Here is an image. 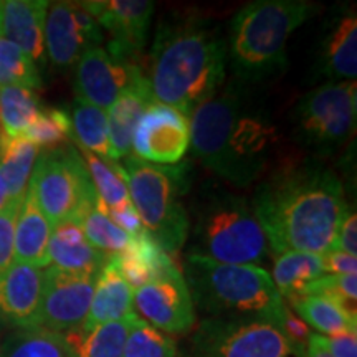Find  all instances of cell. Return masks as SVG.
<instances>
[{
	"mask_svg": "<svg viewBox=\"0 0 357 357\" xmlns=\"http://www.w3.org/2000/svg\"><path fill=\"white\" fill-rule=\"evenodd\" d=\"M250 204L276 255L289 250L329 252L349 211L341 178L314 159L283 164L266 174Z\"/></svg>",
	"mask_w": 357,
	"mask_h": 357,
	"instance_id": "1",
	"label": "cell"
},
{
	"mask_svg": "<svg viewBox=\"0 0 357 357\" xmlns=\"http://www.w3.org/2000/svg\"><path fill=\"white\" fill-rule=\"evenodd\" d=\"M190 144L205 169L245 189L268 174L280 131L253 84L230 78L189 118Z\"/></svg>",
	"mask_w": 357,
	"mask_h": 357,
	"instance_id": "2",
	"label": "cell"
},
{
	"mask_svg": "<svg viewBox=\"0 0 357 357\" xmlns=\"http://www.w3.org/2000/svg\"><path fill=\"white\" fill-rule=\"evenodd\" d=\"M227 78V38L197 13L162 19L151 50L149 84L155 102L185 118L211 100Z\"/></svg>",
	"mask_w": 357,
	"mask_h": 357,
	"instance_id": "3",
	"label": "cell"
},
{
	"mask_svg": "<svg viewBox=\"0 0 357 357\" xmlns=\"http://www.w3.org/2000/svg\"><path fill=\"white\" fill-rule=\"evenodd\" d=\"M318 12V3L310 0H257L245 6L225 37L231 78L258 86L283 75L289 37Z\"/></svg>",
	"mask_w": 357,
	"mask_h": 357,
	"instance_id": "4",
	"label": "cell"
},
{
	"mask_svg": "<svg viewBox=\"0 0 357 357\" xmlns=\"http://www.w3.org/2000/svg\"><path fill=\"white\" fill-rule=\"evenodd\" d=\"M184 280L207 318L263 319L281 326L288 306L263 266L230 265L187 255Z\"/></svg>",
	"mask_w": 357,
	"mask_h": 357,
	"instance_id": "5",
	"label": "cell"
},
{
	"mask_svg": "<svg viewBox=\"0 0 357 357\" xmlns=\"http://www.w3.org/2000/svg\"><path fill=\"white\" fill-rule=\"evenodd\" d=\"M189 236L187 255L218 263L260 266L271 253L250 200L223 189L202 195Z\"/></svg>",
	"mask_w": 357,
	"mask_h": 357,
	"instance_id": "6",
	"label": "cell"
},
{
	"mask_svg": "<svg viewBox=\"0 0 357 357\" xmlns=\"http://www.w3.org/2000/svg\"><path fill=\"white\" fill-rule=\"evenodd\" d=\"M126 172L129 197L151 238L169 255L189 240L190 218L182 195L189 189L184 166H158L136 155L121 164Z\"/></svg>",
	"mask_w": 357,
	"mask_h": 357,
	"instance_id": "7",
	"label": "cell"
},
{
	"mask_svg": "<svg viewBox=\"0 0 357 357\" xmlns=\"http://www.w3.org/2000/svg\"><path fill=\"white\" fill-rule=\"evenodd\" d=\"M289 118L294 142L319 158L337 153L356 132V82L319 84L301 96Z\"/></svg>",
	"mask_w": 357,
	"mask_h": 357,
	"instance_id": "8",
	"label": "cell"
},
{
	"mask_svg": "<svg viewBox=\"0 0 357 357\" xmlns=\"http://www.w3.org/2000/svg\"><path fill=\"white\" fill-rule=\"evenodd\" d=\"M29 189L53 229L66 222L78 223L98 200L82 154L73 146L42 151Z\"/></svg>",
	"mask_w": 357,
	"mask_h": 357,
	"instance_id": "9",
	"label": "cell"
},
{
	"mask_svg": "<svg viewBox=\"0 0 357 357\" xmlns=\"http://www.w3.org/2000/svg\"><path fill=\"white\" fill-rule=\"evenodd\" d=\"M197 357H305L306 346L263 319L205 318L194 336Z\"/></svg>",
	"mask_w": 357,
	"mask_h": 357,
	"instance_id": "10",
	"label": "cell"
},
{
	"mask_svg": "<svg viewBox=\"0 0 357 357\" xmlns=\"http://www.w3.org/2000/svg\"><path fill=\"white\" fill-rule=\"evenodd\" d=\"M98 275L73 273L56 266L43 270L37 326L55 333L82 328L86 321Z\"/></svg>",
	"mask_w": 357,
	"mask_h": 357,
	"instance_id": "11",
	"label": "cell"
},
{
	"mask_svg": "<svg viewBox=\"0 0 357 357\" xmlns=\"http://www.w3.org/2000/svg\"><path fill=\"white\" fill-rule=\"evenodd\" d=\"M311 66L312 83L356 82L357 15L354 6H336L321 26Z\"/></svg>",
	"mask_w": 357,
	"mask_h": 357,
	"instance_id": "12",
	"label": "cell"
},
{
	"mask_svg": "<svg viewBox=\"0 0 357 357\" xmlns=\"http://www.w3.org/2000/svg\"><path fill=\"white\" fill-rule=\"evenodd\" d=\"M111 40L106 52L119 60L136 61L144 50L154 2L149 0H88L79 2Z\"/></svg>",
	"mask_w": 357,
	"mask_h": 357,
	"instance_id": "13",
	"label": "cell"
},
{
	"mask_svg": "<svg viewBox=\"0 0 357 357\" xmlns=\"http://www.w3.org/2000/svg\"><path fill=\"white\" fill-rule=\"evenodd\" d=\"M105 32L79 2H53L45 19V53L58 68L78 63L88 48L101 47Z\"/></svg>",
	"mask_w": 357,
	"mask_h": 357,
	"instance_id": "14",
	"label": "cell"
},
{
	"mask_svg": "<svg viewBox=\"0 0 357 357\" xmlns=\"http://www.w3.org/2000/svg\"><path fill=\"white\" fill-rule=\"evenodd\" d=\"M190 146L189 118L171 106L154 102L132 134L131 154L158 166H176Z\"/></svg>",
	"mask_w": 357,
	"mask_h": 357,
	"instance_id": "15",
	"label": "cell"
},
{
	"mask_svg": "<svg viewBox=\"0 0 357 357\" xmlns=\"http://www.w3.org/2000/svg\"><path fill=\"white\" fill-rule=\"evenodd\" d=\"M134 306L164 334H185L195 324V306L181 270L134 289Z\"/></svg>",
	"mask_w": 357,
	"mask_h": 357,
	"instance_id": "16",
	"label": "cell"
},
{
	"mask_svg": "<svg viewBox=\"0 0 357 357\" xmlns=\"http://www.w3.org/2000/svg\"><path fill=\"white\" fill-rule=\"evenodd\" d=\"M75 66L77 98L105 111L129 84L144 75L136 61L111 56L102 47L88 48Z\"/></svg>",
	"mask_w": 357,
	"mask_h": 357,
	"instance_id": "17",
	"label": "cell"
},
{
	"mask_svg": "<svg viewBox=\"0 0 357 357\" xmlns=\"http://www.w3.org/2000/svg\"><path fill=\"white\" fill-rule=\"evenodd\" d=\"M42 287V268L13 261L0 275V318L17 328L37 326Z\"/></svg>",
	"mask_w": 357,
	"mask_h": 357,
	"instance_id": "18",
	"label": "cell"
},
{
	"mask_svg": "<svg viewBox=\"0 0 357 357\" xmlns=\"http://www.w3.org/2000/svg\"><path fill=\"white\" fill-rule=\"evenodd\" d=\"M47 0H6L0 10V35L20 48L35 65L45 58Z\"/></svg>",
	"mask_w": 357,
	"mask_h": 357,
	"instance_id": "19",
	"label": "cell"
},
{
	"mask_svg": "<svg viewBox=\"0 0 357 357\" xmlns=\"http://www.w3.org/2000/svg\"><path fill=\"white\" fill-rule=\"evenodd\" d=\"M154 95L146 75L124 89L106 111L113 160L131 155L132 134L144 111L154 105Z\"/></svg>",
	"mask_w": 357,
	"mask_h": 357,
	"instance_id": "20",
	"label": "cell"
},
{
	"mask_svg": "<svg viewBox=\"0 0 357 357\" xmlns=\"http://www.w3.org/2000/svg\"><path fill=\"white\" fill-rule=\"evenodd\" d=\"M134 314V288L124 278L114 255L109 257L96 280L91 306L82 328L86 331L98 326Z\"/></svg>",
	"mask_w": 357,
	"mask_h": 357,
	"instance_id": "21",
	"label": "cell"
},
{
	"mask_svg": "<svg viewBox=\"0 0 357 357\" xmlns=\"http://www.w3.org/2000/svg\"><path fill=\"white\" fill-rule=\"evenodd\" d=\"M48 260L50 265L73 273L100 275L109 257L91 247L78 223L66 222L52 231Z\"/></svg>",
	"mask_w": 357,
	"mask_h": 357,
	"instance_id": "22",
	"label": "cell"
},
{
	"mask_svg": "<svg viewBox=\"0 0 357 357\" xmlns=\"http://www.w3.org/2000/svg\"><path fill=\"white\" fill-rule=\"evenodd\" d=\"M114 258L123 276L134 289L178 271L174 258L164 252L146 230L132 236L128 247Z\"/></svg>",
	"mask_w": 357,
	"mask_h": 357,
	"instance_id": "23",
	"label": "cell"
},
{
	"mask_svg": "<svg viewBox=\"0 0 357 357\" xmlns=\"http://www.w3.org/2000/svg\"><path fill=\"white\" fill-rule=\"evenodd\" d=\"M53 227L40 211L37 200L30 189L20 204L15 223V261L26 263L45 270L50 266L48 260V243H50Z\"/></svg>",
	"mask_w": 357,
	"mask_h": 357,
	"instance_id": "24",
	"label": "cell"
},
{
	"mask_svg": "<svg viewBox=\"0 0 357 357\" xmlns=\"http://www.w3.org/2000/svg\"><path fill=\"white\" fill-rule=\"evenodd\" d=\"M137 314L101 324L86 331L83 328L61 333L70 357H123L126 339Z\"/></svg>",
	"mask_w": 357,
	"mask_h": 357,
	"instance_id": "25",
	"label": "cell"
},
{
	"mask_svg": "<svg viewBox=\"0 0 357 357\" xmlns=\"http://www.w3.org/2000/svg\"><path fill=\"white\" fill-rule=\"evenodd\" d=\"M40 149L24 136H10L0 129V177L10 200L25 197Z\"/></svg>",
	"mask_w": 357,
	"mask_h": 357,
	"instance_id": "26",
	"label": "cell"
},
{
	"mask_svg": "<svg viewBox=\"0 0 357 357\" xmlns=\"http://www.w3.org/2000/svg\"><path fill=\"white\" fill-rule=\"evenodd\" d=\"M298 318L314 328L321 336L357 333V314L346 310L337 301L316 294H301L288 300Z\"/></svg>",
	"mask_w": 357,
	"mask_h": 357,
	"instance_id": "27",
	"label": "cell"
},
{
	"mask_svg": "<svg viewBox=\"0 0 357 357\" xmlns=\"http://www.w3.org/2000/svg\"><path fill=\"white\" fill-rule=\"evenodd\" d=\"M324 275L321 255L318 253L289 250L276 257L270 276L284 301L301 296L311 283Z\"/></svg>",
	"mask_w": 357,
	"mask_h": 357,
	"instance_id": "28",
	"label": "cell"
},
{
	"mask_svg": "<svg viewBox=\"0 0 357 357\" xmlns=\"http://www.w3.org/2000/svg\"><path fill=\"white\" fill-rule=\"evenodd\" d=\"M71 136L79 149L98 155L105 160H113L108 134V116L98 106L77 98L71 108Z\"/></svg>",
	"mask_w": 357,
	"mask_h": 357,
	"instance_id": "29",
	"label": "cell"
},
{
	"mask_svg": "<svg viewBox=\"0 0 357 357\" xmlns=\"http://www.w3.org/2000/svg\"><path fill=\"white\" fill-rule=\"evenodd\" d=\"M0 357H70V354L61 333L42 326H24L2 339Z\"/></svg>",
	"mask_w": 357,
	"mask_h": 357,
	"instance_id": "30",
	"label": "cell"
},
{
	"mask_svg": "<svg viewBox=\"0 0 357 357\" xmlns=\"http://www.w3.org/2000/svg\"><path fill=\"white\" fill-rule=\"evenodd\" d=\"M79 154L84 160L98 197L106 205V208H119L132 204L126 184V172L118 160H105L86 151H82Z\"/></svg>",
	"mask_w": 357,
	"mask_h": 357,
	"instance_id": "31",
	"label": "cell"
},
{
	"mask_svg": "<svg viewBox=\"0 0 357 357\" xmlns=\"http://www.w3.org/2000/svg\"><path fill=\"white\" fill-rule=\"evenodd\" d=\"M84 236L91 247L106 253L108 257L119 255L131 242V236L114 225L108 215V208L101 202L100 197L89 211L78 222Z\"/></svg>",
	"mask_w": 357,
	"mask_h": 357,
	"instance_id": "32",
	"label": "cell"
},
{
	"mask_svg": "<svg viewBox=\"0 0 357 357\" xmlns=\"http://www.w3.org/2000/svg\"><path fill=\"white\" fill-rule=\"evenodd\" d=\"M40 113L33 89L20 86L0 88V129L10 136H22Z\"/></svg>",
	"mask_w": 357,
	"mask_h": 357,
	"instance_id": "33",
	"label": "cell"
},
{
	"mask_svg": "<svg viewBox=\"0 0 357 357\" xmlns=\"http://www.w3.org/2000/svg\"><path fill=\"white\" fill-rule=\"evenodd\" d=\"M20 86L37 89L42 86L37 65L17 45L0 35V88Z\"/></svg>",
	"mask_w": 357,
	"mask_h": 357,
	"instance_id": "34",
	"label": "cell"
},
{
	"mask_svg": "<svg viewBox=\"0 0 357 357\" xmlns=\"http://www.w3.org/2000/svg\"><path fill=\"white\" fill-rule=\"evenodd\" d=\"M123 357H177L176 341L136 316Z\"/></svg>",
	"mask_w": 357,
	"mask_h": 357,
	"instance_id": "35",
	"label": "cell"
},
{
	"mask_svg": "<svg viewBox=\"0 0 357 357\" xmlns=\"http://www.w3.org/2000/svg\"><path fill=\"white\" fill-rule=\"evenodd\" d=\"M26 141L37 146L40 151L60 147L71 136L70 114L63 109H40L33 123L22 134Z\"/></svg>",
	"mask_w": 357,
	"mask_h": 357,
	"instance_id": "36",
	"label": "cell"
},
{
	"mask_svg": "<svg viewBox=\"0 0 357 357\" xmlns=\"http://www.w3.org/2000/svg\"><path fill=\"white\" fill-rule=\"evenodd\" d=\"M303 294H316L337 301L346 310L357 314V273L354 275H324L305 289Z\"/></svg>",
	"mask_w": 357,
	"mask_h": 357,
	"instance_id": "37",
	"label": "cell"
},
{
	"mask_svg": "<svg viewBox=\"0 0 357 357\" xmlns=\"http://www.w3.org/2000/svg\"><path fill=\"white\" fill-rule=\"evenodd\" d=\"M22 200H10L0 211V275L15 261V223Z\"/></svg>",
	"mask_w": 357,
	"mask_h": 357,
	"instance_id": "38",
	"label": "cell"
},
{
	"mask_svg": "<svg viewBox=\"0 0 357 357\" xmlns=\"http://www.w3.org/2000/svg\"><path fill=\"white\" fill-rule=\"evenodd\" d=\"M307 344H312L328 352L331 357H357V333L337 334V336H321L312 333Z\"/></svg>",
	"mask_w": 357,
	"mask_h": 357,
	"instance_id": "39",
	"label": "cell"
},
{
	"mask_svg": "<svg viewBox=\"0 0 357 357\" xmlns=\"http://www.w3.org/2000/svg\"><path fill=\"white\" fill-rule=\"evenodd\" d=\"M331 250L349 253V255L357 253V215L354 208H349L344 218H342L336 236H334Z\"/></svg>",
	"mask_w": 357,
	"mask_h": 357,
	"instance_id": "40",
	"label": "cell"
},
{
	"mask_svg": "<svg viewBox=\"0 0 357 357\" xmlns=\"http://www.w3.org/2000/svg\"><path fill=\"white\" fill-rule=\"evenodd\" d=\"M321 263L326 275H354L357 271V257L349 253L329 250L321 255Z\"/></svg>",
	"mask_w": 357,
	"mask_h": 357,
	"instance_id": "41",
	"label": "cell"
},
{
	"mask_svg": "<svg viewBox=\"0 0 357 357\" xmlns=\"http://www.w3.org/2000/svg\"><path fill=\"white\" fill-rule=\"evenodd\" d=\"M108 215L111 220H113L114 225H118L119 229L131 236H137L144 230L142 227V222L139 215H137L136 208L134 205H126V207H119V208H108Z\"/></svg>",
	"mask_w": 357,
	"mask_h": 357,
	"instance_id": "42",
	"label": "cell"
},
{
	"mask_svg": "<svg viewBox=\"0 0 357 357\" xmlns=\"http://www.w3.org/2000/svg\"><path fill=\"white\" fill-rule=\"evenodd\" d=\"M280 328L283 329V333L287 334L293 342H296V344L300 346H306L307 339H310V336L312 334L310 326H307L305 321L298 318L289 307L287 310V312H284L283 323H281Z\"/></svg>",
	"mask_w": 357,
	"mask_h": 357,
	"instance_id": "43",
	"label": "cell"
},
{
	"mask_svg": "<svg viewBox=\"0 0 357 357\" xmlns=\"http://www.w3.org/2000/svg\"><path fill=\"white\" fill-rule=\"evenodd\" d=\"M305 357H331L328 352L319 349V347L312 346V344H306V351H305Z\"/></svg>",
	"mask_w": 357,
	"mask_h": 357,
	"instance_id": "44",
	"label": "cell"
},
{
	"mask_svg": "<svg viewBox=\"0 0 357 357\" xmlns=\"http://www.w3.org/2000/svg\"><path fill=\"white\" fill-rule=\"evenodd\" d=\"M10 202V197H8V192H7V187L3 184L2 177H0V211H2L6 205Z\"/></svg>",
	"mask_w": 357,
	"mask_h": 357,
	"instance_id": "45",
	"label": "cell"
},
{
	"mask_svg": "<svg viewBox=\"0 0 357 357\" xmlns=\"http://www.w3.org/2000/svg\"><path fill=\"white\" fill-rule=\"evenodd\" d=\"M0 349H2V337H0Z\"/></svg>",
	"mask_w": 357,
	"mask_h": 357,
	"instance_id": "46",
	"label": "cell"
},
{
	"mask_svg": "<svg viewBox=\"0 0 357 357\" xmlns=\"http://www.w3.org/2000/svg\"><path fill=\"white\" fill-rule=\"evenodd\" d=\"M0 10H2V2H0Z\"/></svg>",
	"mask_w": 357,
	"mask_h": 357,
	"instance_id": "47",
	"label": "cell"
},
{
	"mask_svg": "<svg viewBox=\"0 0 357 357\" xmlns=\"http://www.w3.org/2000/svg\"><path fill=\"white\" fill-rule=\"evenodd\" d=\"M195 357H197V356H195Z\"/></svg>",
	"mask_w": 357,
	"mask_h": 357,
	"instance_id": "48",
	"label": "cell"
}]
</instances>
